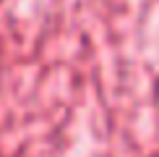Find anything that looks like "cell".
I'll return each instance as SVG.
<instances>
[{"instance_id":"obj_1","label":"cell","mask_w":159,"mask_h":157,"mask_svg":"<svg viewBox=\"0 0 159 157\" xmlns=\"http://www.w3.org/2000/svg\"><path fill=\"white\" fill-rule=\"evenodd\" d=\"M3 3H5V0H0V5H3Z\"/></svg>"}]
</instances>
